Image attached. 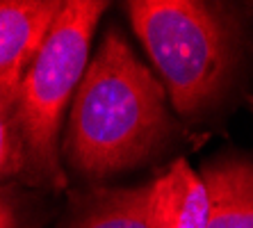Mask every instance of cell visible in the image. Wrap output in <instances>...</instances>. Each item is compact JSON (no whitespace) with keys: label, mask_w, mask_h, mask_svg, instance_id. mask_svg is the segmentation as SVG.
<instances>
[{"label":"cell","mask_w":253,"mask_h":228,"mask_svg":"<svg viewBox=\"0 0 253 228\" xmlns=\"http://www.w3.org/2000/svg\"><path fill=\"white\" fill-rule=\"evenodd\" d=\"M171 128L165 85L117 30L107 32L73 96L62 141L66 164L103 181L146 162Z\"/></svg>","instance_id":"1"},{"label":"cell","mask_w":253,"mask_h":228,"mask_svg":"<svg viewBox=\"0 0 253 228\" xmlns=\"http://www.w3.org/2000/svg\"><path fill=\"white\" fill-rule=\"evenodd\" d=\"M126 9L180 117H194L224 94L240 48L237 25L224 7L199 0H132Z\"/></svg>","instance_id":"2"},{"label":"cell","mask_w":253,"mask_h":228,"mask_svg":"<svg viewBox=\"0 0 253 228\" xmlns=\"http://www.w3.org/2000/svg\"><path fill=\"white\" fill-rule=\"evenodd\" d=\"M105 9L107 2L103 0L64 2L21 80L16 114L25 146V176L30 182L53 189L66 185L57 153L59 126L84 76L91 37Z\"/></svg>","instance_id":"3"},{"label":"cell","mask_w":253,"mask_h":228,"mask_svg":"<svg viewBox=\"0 0 253 228\" xmlns=\"http://www.w3.org/2000/svg\"><path fill=\"white\" fill-rule=\"evenodd\" d=\"M62 7V0H0V85L23 80Z\"/></svg>","instance_id":"4"},{"label":"cell","mask_w":253,"mask_h":228,"mask_svg":"<svg viewBox=\"0 0 253 228\" xmlns=\"http://www.w3.org/2000/svg\"><path fill=\"white\" fill-rule=\"evenodd\" d=\"M208 192L201 174L178 158L148 182L151 228H208Z\"/></svg>","instance_id":"5"},{"label":"cell","mask_w":253,"mask_h":228,"mask_svg":"<svg viewBox=\"0 0 253 228\" xmlns=\"http://www.w3.org/2000/svg\"><path fill=\"white\" fill-rule=\"evenodd\" d=\"M208 192V228H253V160L228 158L201 171Z\"/></svg>","instance_id":"6"},{"label":"cell","mask_w":253,"mask_h":228,"mask_svg":"<svg viewBox=\"0 0 253 228\" xmlns=\"http://www.w3.org/2000/svg\"><path fill=\"white\" fill-rule=\"evenodd\" d=\"M69 228H151L148 185L91 194Z\"/></svg>","instance_id":"7"},{"label":"cell","mask_w":253,"mask_h":228,"mask_svg":"<svg viewBox=\"0 0 253 228\" xmlns=\"http://www.w3.org/2000/svg\"><path fill=\"white\" fill-rule=\"evenodd\" d=\"M18 87L21 82L0 85V181L25 174V146L16 114Z\"/></svg>","instance_id":"8"},{"label":"cell","mask_w":253,"mask_h":228,"mask_svg":"<svg viewBox=\"0 0 253 228\" xmlns=\"http://www.w3.org/2000/svg\"><path fill=\"white\" fill-rule=\"evenodd\" d=\"M0 228H21L12 196L0 189Z\"/></svg>","instance_id":"9"}]
</instances>
